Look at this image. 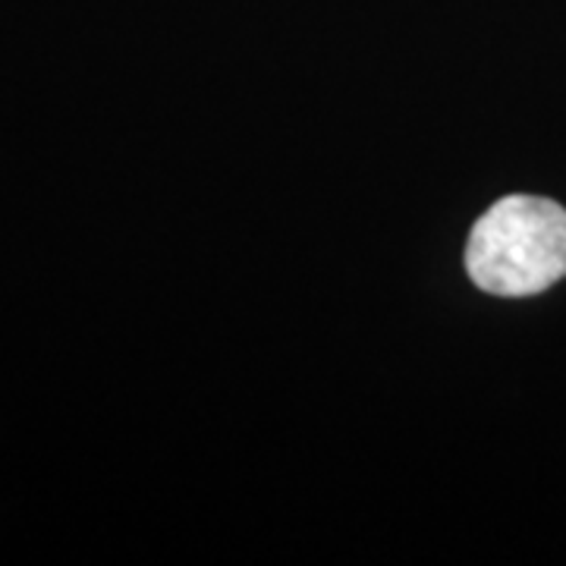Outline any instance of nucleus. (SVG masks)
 <instances>
[{
	"label": "nucleus",
	"mask_w": 566,
	"mask_h": 566,
	"mask_svg": "<svg viewBox=\"0 0 566 566\" xmlns=\"http://www.w3.org/2000/svg\"><path fill=\"white\" fill-rule=\"evenodd\" d=\"M465 271L494 296H535L554 286L566 277V211L538 196L501 199L472 227Z\"/></svg>",
	"instance_id": "obj_1"
}]
</instances>
